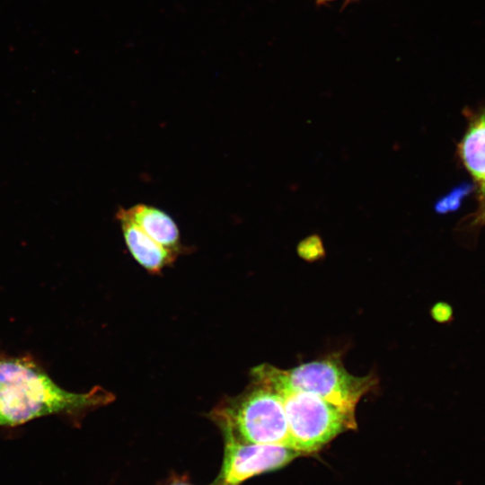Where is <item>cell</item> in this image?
<instances>
[{
  "label": "cell",
  "mask_w": 485,
  "mask_h": 485,
  "mask_svg": "<svg viewBox=\"0 0 485 485\" xmlns=\"http://www.w3.org/2000/svg\"><path fill=\"white\" fill-rule=\"evenodd\" d=\"M299 256L306 260L313 261L324 256V247L318 234H312L302 240L297 246Z\"/></svg>",
  "instance_id": "10"
},
{
  "label": "cell",
  "mask_w": 485,
  "mask_h": 485,
  "mask_svg": "<svg viewBox=\"0 0 485 485\" xmlns=\"http://www.w3.org/2000/svg\"><path fill=\"white\" fill-rule=\"evenodd\" d=\"M170 485H190V484L184 481H175V482L171 483Z\"/></svg>",
  "instance_id": "12"
},
{
  "label": "cell",
  "mask_w": 485,
  "mask_h": 485,
  "mask_svg": "<svg viewBox=\"0 0 485 485\" xmlns=\"http://www.w3.org/2000/svg\"><path fill=\"white\" fill-rule=\"evenodd\" d=\"M318 1H322V2H324V1H331V0H318Z\"/></svg>",
  "instance_id": "13"
},
{
  "label": "cell",
  "mask_w": 485,
  "mask_h": 485,
  "mask_svg": "<svg viewBox=\"0 0 485 485\" xmlns=\"http://www.w3.org/2000/svg\"><path fill=\"white\" fill-rule=\"evenodd\" d=\"M115 217L129 253L145 269L151 273H158L174 261L177 253L164 248L148 236L128 218L120 208L116 212Z\"/></svg>",
  "instance_id": "6"
},
{
  "label": "cell",
  "mask_w": 485,
  "mask_h": 485,
  "mask_svg": "<svg viewBox=\"0 0 485 485\" xmlns=\"http://www.w3.org/2000/svg\"><path fill=\"white\" fill-rule=\"evenodd\" d=\"M125 216L143 232L164 248L179 254L181 234L175 220L164 210L146 203L128 208L120 207Z\"/></svg>",
  "instance_id": "7"
},
{
  "label": "cell",
  "mask_w": 485,
  "mask_h": 485,
  "mask_svg": "<svg viewBox=\"0 0 485 485\" xmlns=\"http://www.w3.org/2000/svg\"><path fill=\"white\" fill-rule=\"evenodd\" d=\"M459 157L473 177L481 182L485 180V108L472 117L467 129L458 145Z\"/></svg>",
  "instance_id": "8"
},
{
  "label": "cell",
  "mask_w": 485,
  "mask_h": 485,
  "mask_svg": "<svg viewBox=\"0 0 485 485\" xmlns=\"http://www.w3.org/2000/svg\"><path fill=\"white\" fill-rule=\"evenodd\" d=\"M112 400L101 387L81 393L66 391L30 355L0 352V427L49 415H74Z\"/></svg>",
  "instance_id": "1"
},
{
  "label": "cell",
  "mask_w": 485,
  "mask_h": 485,
  "mask_svg": "<svg viewBox=\"0 0 485 485\" xmlns=\"http://www.w3.org/2000/svg\"><path fill=\"white\" fill-rule=\"evenodd\" d=\"M251 375L272 387L313 393L353 415L360 399L378 382L374 374L357 376L348 372L337 353L287 370L263 364L254 367Z\"/></svg>",
  "instance_id": "2"
},
{
  "label": "cell",
  "mask_w": 485,
  "mask_h": 485,
  "mask_svg": "<svg viewBox=\"0 0 485 485\" xmlns=\"http://www.w3.org/2000/svg\"><path fill=\"white\" fill-rule=\"evenodd\" d=\"M225 455L218 485H240L263 472L284 467L296 457L298 451L282 445L255 444L224 432Z\"/></svg>",
  "instance_id": "5"
},
{
  "label": "cell",
  "mask_w": 485,
  "mask_h": 485,
  "mask_svg": "<svg viewBox=\"0 0 485 485\" xmlns=\"http://www.w3.org/2000/svg\"><path fill=\"white\" fill-rule=\"evenodd\" d=\"M480 207L475 213L473 224L482 225L485 223V180L481 182Z\"/></svg>",
  "instance_id": "11"
},
{
  "label": "cell",
  "mask_w": 485,
  "mask_h": 485,
  "mask_svg": "<svg viewBox=\"0 0 485 485\" xmlns=\"http://www.w3.org/2000/svg\"><path fill=\"white\" fill-rule=\"evenodd\" d=\"M251 377L250 385L241 394L216 406L212 418L223 432L241 440L289 446L282 396L263 380Z\"/></svg>",
  "instance_id": "3"
},
{
  "label": "cell",
  "mask_w": 485,
  "mask_h": 485,
  "mask_svg": "<svg viewBox=\"0 0 485 485\" xmlns=\"http://www.w3.org/2000/svg\"><path fill=\"white\" fill-rule=\"evenodd\" d=\"M272 388L283 399L289 447L302 454L316 453L340 433L357 428L355 415L318 395L285 387Z\"/></svg>",
  "instance_id": "4"
},
{
  "label": "cell",
  "mask_w": 485,
  "mask_h": 485,
  "mask_svg": "<svg viewBox=\"0 0 485 485\" xmlns=\"http://www.w3.org/2000/svg\"><path fill=\"white\" fill-rule=\"evenodd\" d=\"M471 188L472 186L467 183L453 189L436 202L434 207L436 212L445 214L457 209L464 196L470 192Z\"/></svg>",
  "instance_id": "9"
}]
</instances>
